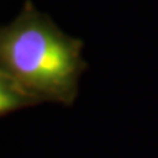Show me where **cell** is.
Listing matches in <instances>:
<instances>
[{
  "label": "cell",
  "instance_id": "cell-1",
  "mask_svg": "<svg viewBox=\"0 0 158 158\" xmlns=\"http://www.w3.org/2000/svg\"><path fill=\"white\" fill-rule=\"evenodd\" d=\"M82 50V40L61 31L32 0H25L17 16L0 27V67L36 104H73L87 69Z\"/></svg>",
  "mask_w": 158,
  "mask_h": 158
}]
</instances>
